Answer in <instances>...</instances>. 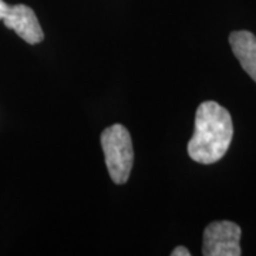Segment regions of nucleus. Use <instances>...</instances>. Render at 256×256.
Returning a JSON list of instances; mask_svg holds the SVG:
<instances>
[{
  "label": "nucleus",
  "instance_id": "2",
  "mask_svg": "<svg viewBox=\"0 0 256 256\" xmlns=\"http://www.w3.org/2000/svg\"><path fill=\"white\" fill-rule=\"evenodd\" d=\"M101 146L112 182H127L134 164L132 141L127 128L121 124L106 128L101 132Z\"/></svg>",
  "mask_w": 256,
  "mask_h": 256
},
{
  "label": "nucleus",
  "instance_id": "6",
  "mask_svg": "<svg viewBox=\"0 0 256 256\" xmlns=\"http://www.w3.org/2000/svg\"><path fill=\"white\" fill-rule=\"evenodd\" d=\"M190 255H191V252H190V250H188L185 246H176L174 250L171 252V256H190Z\"/></svg>",
  "mask_w": 256,
  "mask_h": 256
},
{
  "label": "nucleus",
  "instance_id": "7",
  "mask_svg": "<svg viewBox=\"0 0 256 256\" xmlns=\"http://www.w3.org/2000/svg\"><path fill=\"white\" fill-rule=\"evenodd\" d=\"M4 6H6V3L3 0H0V20H2V12L4 9Z\"/></svg>",
  "mask_w": 256,
  "mask_h": 256
},
{
  "label": "nucleus",
  "instance_id": "3",
  "mask_svg": "<svg viewBox=\"0 0 256 256\" xmlns=\"http://www.w3.org/2000/svg\"><path fill=\"white\" fill-rule=\"evenodd\" d=\"M242 230L235 222L216 220L204 230L202 255L205 256H239Z\"/></svg>",
  "mask_w": 256,
  "mask_h": 256
},
{
  "label": "nucleus",
  "instance_id": "1",
  "mask_svg": "<svg viewBox=\"0 0 256 256\" xmlns=\"http://www.w3.org/2000/svg\"><path fill=\"white\" fill-rule=\"evenodd\" d=\"M234 137L229 111L215 101H204L195 114V131L188 142V156L200 164H214L226 154Z\"/></svg>",
  "mask_w": 256,
  "mask_h": 256
},
{
  "label": "nucleus",
  "instance_id": "5",
  "mask_svg": "<svg viewBox=\"0 0 256 256\" xmlns=\"http://www.w3.org/2000/svg\"><path fill=\"white\" fill-rule=\"evenodd\" d=\"M229 43L235 57L249 77L256 82V36L246 30L232 32Z\"/></svg>",
  "mask_w": 256,
  "mask_h": 256
},
{
  "label": "nucleus",
  "instance_id": "4",
  "mask_svg": "<svg viewBox=\"0 0 256 256\" xmlns=\"http://www.w3.org/2000/svg\"><path fill=\"white\" fill-rule=\"evenodd\" d=\"M2 20L6 28L13 30L28 44H37L44 38L43 28L37 20V16L33 9L26 4L10 6L6 3L4 9L2 12Z\"/></svg>",
  "mask_w": 256,
  "mask_h": 256
}]
</instances>
